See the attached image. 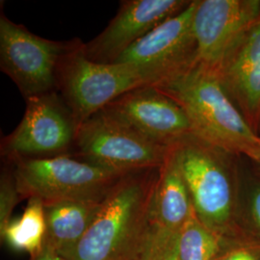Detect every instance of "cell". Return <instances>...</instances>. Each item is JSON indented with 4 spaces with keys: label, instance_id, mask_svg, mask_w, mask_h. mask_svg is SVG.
<instances>
[{
    "label": "cell",
    "instance_id": "obj_14",
    "mask_svg": "<svg viewBox=\"0 0 260 260\" xmlns=\"http://www.w3.org/2000/svg\"><path fill=\"white\" fill-rule=\"evenodd\" d=\"M188 188L171 147L162 166L151 208L150 223L163 231L178 233L192 213Z\"/></svg>",
    "mask_w": 260,
    "mask_h": 260
},
{
    "label": "cell",
    "instance_id": "obj_5",
    "mask_svg": "<svg viewBox=\"0 0 260 260\" xmlns=\"http://www.w3.org/2000/svg\"><path fill=\"white\" fill-rule=\"evenodd\" d=\"M75 145L77 158L120 175L161 167L170 149L145 138L105 110L79 125Z\"/></svg>",
    "mask_w": 260,
    "mask_h": 260
},
{
    "label": "cell",
    "instance_id": "obj_2",
    "mask_svg": "<svg viewBox=\"0 0 260 260\" xmlns=\"http://www.w3.org/2000/svg\"><path fill=\"white\" fill-rule=\"evenodd\" d=\"M159 168L126 174L105 197L69 260H131L150 228Z\"/></svg>",
    "mask_w": 260,
    "mask_h": 260
},
{
    "label": "cell",
    "instance_id": "obj_6",
    "mask_svg": "<svg viewBox=\"0 0 260 260\" xmlns=\"http://www.w3.org/2000/svg\"><path fill=\"white\" fill-rule=\"evenodd\" d=\"M173 149L197 216L220 234L233 210L232 184L221 160L223 151L194 134L177 142Z\"/></svg>",
    "mask_w": 260,
    "mask_h": 260
},
{
    "label": "cell",
    "instance_id": "obj_18",
    "mask_svg": "<svg viewBox=\"0 0 260 260\" xmlns=\"http://www.w3.org/2000/svg\"><path fill=\"white\" fill-rule=\"evenodd\" d=\"M131 260H179L178 233L163 231L150 223L149 233Z\"/></svg>",
    "mask_w": 260,
    "mask_h": 260
},
{
    "label": "cell",
    "instance_id": "obj_16",
    "mask_svg": "<svg viewBox=\"0 0 260 260\" xmlns=\"http://www.w3.org/2000/svg\"><path fill=\"white\" fill-rule=\"evenodd\" d=\"M27 206L22 214L12 219L0 231L1 240L11 250L25 252L29 257L42 251L47 240V219L44 203L39 199L27 200Z\"/></svg>",
    "mask_w": 260,
    "mask_h": 260
},
{
    "label": "cell",
    "instance_id": "obj_10",
    "mask_svg": "<svg viewBox=\"0 0 260 260\" xmlns=\"http://www.w3.org/2000/svg\"><path fill=\"white\" fill-rule=\"evenodd\" d=\"M260 19L258 0H199L193 17L197 62L215 71Z\"/></svg>",
    "mask_w": 260,
    "mask_h": 260
},
{
    "label": "cell",
    "instance_id": "obj_20",
    "mask_svg": "<svg viewBox=\"0 0 260 260\" xmlns=\"http://www.w3.org/2000/svg\"><path fill=\"white\" fill-rule=\"evenodd\" d=\"M214 260H260L257 255L246 248H238L218 254Z\"/></svg>",
    "mask_w": 260,
    "mask_h": 260
},
{
    "label": "cell",
    "instance_id": "obj_7",
    "mask_svg": "<svg viewBox=\"0 0 260 260\" xmlns=\"http://www.w3.org/2000/svg\"><path fill=\"white\" fill-rule=\"evenodd\" d=\"M74 43L39 37L1 14L0 68L25 99L52 92L60 61Z\"/></svg>",
    "mask_w": 260,
    "mask_h": 260
},
{
    "label": "cell",
    "instance_id": "obj_21",
    "mask_svg": "<svg viewBox=\"0 0 260 260\" xmlns=\"http://www.w3.org/2000/svg\"><path fill=\"white\" fill-rule=\"evenodd\" d=\"M29 260H66L64 257H62L57 251L53 249V247L46 241L45 247L42 251H40L38 254L31 256Z\"/></svg>",
    "mask_w": 260,
    "mask_h": 260
},
{
    "label": "cell",
    "instance_id": "obj_11",
    "mask_svg": "<svg viewBox=\"0 0 260 260\" xmlns=\"http://www.w3.org/2000/svg\"><path fill=\"white\" fill-rule=\"evenodd\" d=\"M142 136L171 148L193 134L185 112L155 86L140 87L124 93L104 109Z\"/></svg>",
    "mask_w": 260,
    "mask_h": 260
},
{
    "label": "cell",
    "instance_id": "obj_17",
    "mask_svg": "<svg viewBox=\"0 0 260 260\" xmlns=\"http://www.w3.org/2000/svg\"><path fill=\"white\" fill-rule=\"evenodd\" d=\"M221 251V236L192 213L178 232L179 260H214Z\"/></svg>",
    "mask_w": 260,
    "mask_h": 260
},
{
    "label": "cell",
    "instance_id": "obj_1",
    "mask_svg": "<svg viewBox=\"0 0 260 260\" xmlns=\"http://www.w3.org/2000/svg\"><path fill=\"white\" fill-rule=\"evenodd\" d=\"M154 86L183 109L195 136L222 151L260 162V137L237 110L215 70L196 61Z\"/></svg>",
    "mask_w": 260,
    "mask_h": 260
},
{
    "label": "cell",
    "instance_id": "obj_4",
    "mask_svg": "<svg viewBox=\"0 0 260 260\" xmlns=\"http://www.w3.org/2000/svg\"><path fill=\"white\" fill-rule=\"evenodd\" d=\"M21 199L44 205L78 200H103L124 175L112 173L69 154L15 160Z\"/></svg>",
    "mask_w": 260,
    "mask_h": 260
},
{
    "label": "cell",
    "instance_id": "obj_19",
    "mask_svg": "<svg viewBox=\"0 0 260 260\" xmlns=\"http://www.w3.org/2000/svg\"><path fill=\"white\" fill-rule=\"evenodd\" d=\"M20 200L14 170H4L0 178V231L13 219L12 214Z\"/></svg>",
    "mask_w": 260,
    "mask_h": 260
},
{
    "label": "cell",
    "instance_id": "obj_12",
    "mask_svg": "<svg viewBox=\"0 0 260 260\" xmlns=\"http://www.w3.org/2000/svg\"><path fill=\"white\" fill-rule=\"evenodd\" d=\"M191 2V1H190ZM183 0H125L103 32L84 45L85 54L103 64H114L129 47L190 3Z\"/></svg>",
    "mask_w": 260,
    "mask_h": 260
},
{
    "label": "cell",
    "instance_id": "obj_15",
    "mask_svg": "<svg viewBox=\"0 0 260 260\" xmlns=\"http://www.w3.org/2000/svg\"><path fill=\"white\" fill-rule=\"evenodd\" d=\"M103 200L64 201L45 205L47 240L69 260L93 223Z\"/></svg>",
    "mask_w": 260,
    "mask_h": 260
},
{
    "label": "cell",
    "instance_id": "obj_8",
    "mask_svg": "<svg viewBox=\"0 0 260 260\" xmlns=\"http://www.w3.org/2000/svg\"><path fill=\"white\" fill-rule=\"evenodd\" d=\"M78 127L71 109L53 91L29 98L18 127L2 141V153L14 161L67 154Z\"/></svg>",
    "mask_w": 260,
    "mask_h": 260
},
{
    "label": "cell",
    "instance_id": "obj_22",
    "mask_svg": "<svg viewBox=\"0 0 260 260\" xmlns=\"http://www.w3.org/2000/svg\"><path fill=\"white\" fill-rule=\"evenodd\" d=\"M251 214L260 229V189L256 190L251 199Z\"/></svg>",
    "mask_w": 260,
    "mask_h": 260
},
{
    "label": "cell",
    "instance_id": "obj_13",
    "mask_svg": "<svg viewBox=\"0 0 260 260\" xmlns=\"http://www.w3.org/2000/svg\"><path fill=\"white\" fill-rule=\"evenodd\" d=\"M246 120L260 117V19L216 71Z\"/></svg>",
    "mask_w": 260,
    "mask_h": 260
},
{
    "label": "cell",
    "instance_id": "obj_9",
    "mask_svg": "<svg viewBox=\"0 0 260 260\" xmlns=\"http://www.w3.org/2000/svg\"><path fill=\"white\" fill-rule=\"evenodd\" d=\"M197 1L166 19L129 47L116 63L138 68L154 85L177 75L197 60L193 17ZM153 85V86H154Z\"/></svg>",
    "mask_w": 260,
    "mask_h": 260
},
{
    "label": "cell",
    "instance_id": "obj_3",
    "mask_svg": "<svg viewBox=\"0 0 260 260\" xmlns=\"http://www.w3.org/2000/svg\"><path fill=\"white\" fill-rule=\"evenodd\" d=\"M149 85L154 81L138 68L91 60L81 43H74L62 57L56 84L79 125L122 94Z\"/></svg>",
    "mask_w": 260,
    "mask_h": 260
}]
</instances>
